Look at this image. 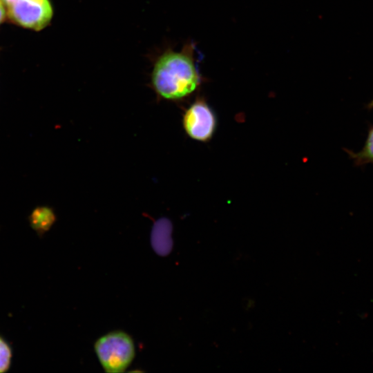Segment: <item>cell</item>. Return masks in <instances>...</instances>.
<instances>
[{"mask_svg":"<svg viewBox=\"0 0 373 373\" xmlns=\"http://www.w3.org/2000/svg\"><path fill=\"white\" fill-rule=\"evenodd\" d=\"M356 166L373 164V126L370 128L367 137L362 149L358 152L347 151Z\"/></svg>","mask_w":373,"mask_h":373,"instance_id":"obj_6","label":"cell"},{"mask_svg":"<svg viewBox=\"0 0 373 373\" xmlns=\"http://www.w3.org/2000/svg\"><path fill=\"white\" fill-rule=\"evenodd\" d=\"M5 6L3 1L0 0V24L3 22L7 15Z\"/></svg>","mask_w":373,"mask_h":373,"instance_id":"obj_8","label":"cell"},{"mask_svg":"<svg viewBox=\"0 0 373 373\" xmlns=\"http://www.w3.org/2000/svg\"><path fill=\"white\" fill-rule=\"evenodd\" d=\"M8 8V16L13 23L35 30L45 28L53 15L49 0H17Z\"/></svg>","mask_w":373,"mask_h":373,"instance_id":"obj_3","label":"cell"},{"mask_svg":"<svg viewBox=\"0 0 373 373\" xmlns=\"http://www.w3.org/2000/svg\"><path fill=\"white\" fill-rule=\"evenodd\" d=\"M151 79L155 93L164 99L178 100L191 94L200 84L193 44L162 53L154 63Z\"/></svg>","mask_w":373,"mask_h":373,"instance_id":"obj_1","label":"cell"},{"mask_svg":"<svg viewBox=\"0 0 373 373\" xmlns=\"http://www.w3.org/2000/svg\"><path fill=\"white\" fill-rule=\"evenodd\" d=\"M11 350L8 344L0 337V372L6 371L10 365Z\"/></svg>","mask_w":373,"mask_h":373,"instance_id":"obj_7","label":"cell"},{"mask_svg":"<svg viewBox=\"0 0 373 373\" xmlns=\"http://www.w3.org/2000/svg\"><path fill=\"white\" fill-rule=\"evenodd\" d=\"M94 347L106 372H124L135 357L133 341L128 334L122 331H114L100 337Z\"/></svg>","mask_w":373,"mask_h":373,"instance_id":"obj_2","label":"cell"},{"mask_svg":"<svg viewBox=\"0 0 373 373\" xmlns=\"http://www.w3.org/2000/svg\"><path fill=\"white\" fill-rule=\"evenodd\" d=\"M30 223L35 231L44 233L48 231L55 221V215L48 207H39L30 216Z\"/></svg>","mask_w":373,"mask_h":373,"instance_id":"obj_5","label":"cell"},{"mask_svg":"<svg viewBox=\"0 0 373 373\" xmlns=\"http://www.w3.org/2000/svg\"><path fill=\"white\" fill-rule=\"evenodd\" d=\"M216 124L215 113L202 99H198L191 104L182 117L185 132L197 141L209 140L215 132Z\"/></svg>","mask_w":373,"mask_h":373,"instance_id":"obj_4","label":"cell"},{"mask_svg":"<svg viewBox=\"0 0 373 373\" xmlns=\"http://www.w3.org/2000/svg\"><path fill=\"white\" fill-rule=\"evenodd\" d=\"M2 1L5 5H6L7 6H9L10 5L15 2L17 0H2Z\"/></svg>","mask_w":373,"mask_h":373,"instance_id":"obj_9","label":"cell"},{"mask_svg":"<svg viewBox=\"0 0 373 373\" xmlns=\"http://www.w3.org/2000/svg\"><path fill=\"white\" fill-rule=\"evenodd\" d=\"M367 108H373V99L372 101H370V102L369 103L368 106H367Z\"/></svg>","mask_w":373,"mask_h":373,"instance_id":"obj_10","label":"cell"}]
</instances>
